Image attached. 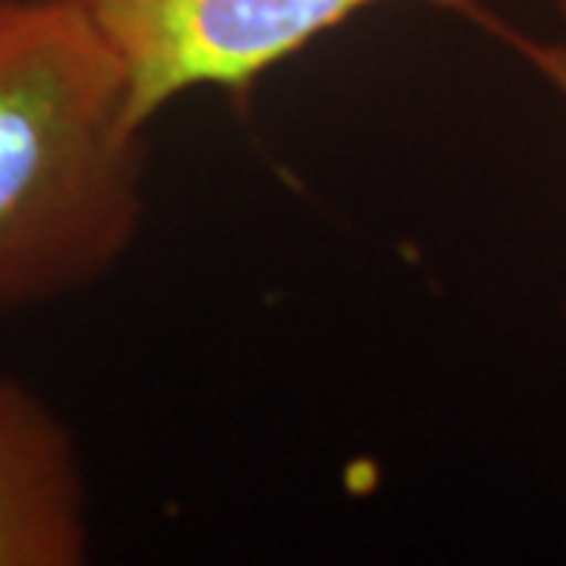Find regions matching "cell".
Masks as SVG:
<instances>
[{"label":"cell","mask_w":566,"mask_h":566,"mask_svg":"<svg viewBox=\"0 0 566 566\" xmlns=\"http://www.w3.org/2000/svg\"><path fill=\"white\" fill-rule=\"evenodd\" d=\"M145 126L66 0H0V322L104 281L145 221Z\"/></svg>","instance_id":"6da1fadb"},{"label":"cell","mask_w":566,"mask_h":566,"mask_svg":"<svg viewBox=\"0 0 566 566\" xmlns=\"http://www.w3.org/2000/svg\"><path fill=\"white\" fill-rule=\"evenodd\" d=\"M88 482L57 409L0 375V566L88 560Z\"/></svg>","instance_id":"3957f363"},{"label":"cell","mask_w":566,"mask_h":566,"mask_svg":"<svg viewBox=\"0 0 566 566\" xmlns=\"http://www.w3.org/2000/svg\"><path fill=\"white\" fill-rule=\"evenodd\" d=\"M557 13H560V20H564L566 29V0H557ZM528 57L538 63L547 76L566 92V41L564 44H557V48H532Z\"/></svg>","instance_id":"277c9868"},{"label":"cell","mask_w":566,"mask_h":566,"mask_svg":"<svg viewBox=\"0 0 566 566\" xmlns=\"http://www.w3.org/2000/svg\"><path fill=\"white\" fill-rule=\"evenodd\" d=\"M117 54L133 117L151 126L196 88L249 92L277 63L378 3H424L520 41L482 0H66ZM526 51V41H520Z\"/></svg>","instance_id":"7a4b0ae2"}]
</instances>
